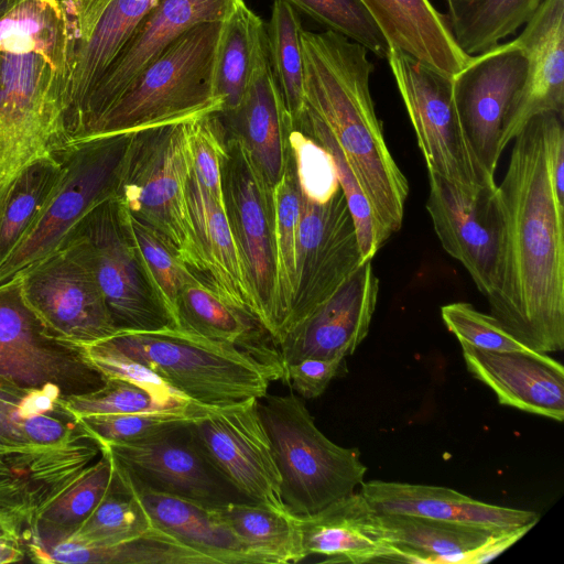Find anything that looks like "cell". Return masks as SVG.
Instances as JSON below:
<instances>
[{"instance_id": "obj_8", "label": "cell", "mask_w": 564, "mask_h": 564, "mask_svg": "<svg viewBox=\"0 0 564 564\" xmlns=\"http://www.w3.org/2000/svg\"><path fill=\"white\" fill-rule=\"evenodd\" d=\"M131 132L75 141L53 152L59 180L39 218L0 265V284L53 252L96 205L116 195Z\"/></svg>"}, {"instance_id": "obj_29", "label": "cell", "mask_w": 564, "mask_h": 564, "mask_svg": "<svg viewBox=\"0 0 564 564\" xmlns=\"http://www.w3.org/2000/svg\"><path fill=\"white\" fill-rule=\"evenodd\" d=\"M130 481L152 524L207 557L212 564H260L215 508L156 492Z\"/></svg>"}, {"instance_id": "obj_33", "label": "cell", "mask_w": 564, "mask_h": 564, "mask_svg": "<svg viewBox=\"0 0 564 564\" xmlns=\"http://www.w3.org/2000/svg\"><path fill=\"white\" fill-rule=\"evenodd\" d=\"M260 564L299 563L306 558L299 516L251 501L215 508Z\"/></svg>"}, {"instance_id": "obj_22", "label": "cell", "mask_w": 564, "mask_h": 564, "mask_svg": "<svg viewBox=\"0 0 564 564\" xmlns=\"http://www.w3.org/2000/svg\"><path fill=\"white\" fill-rule=\"evenodd\" d=\"M514 40L528 67L503 120L502 150L534 116L564 112V0H544Z\"/></svg>"}, {"instance_id": "obj_7", "label": "cell", "mask_w": 564, "mask_h": 564, "mask_svg": "<svg viewBox=\"0 0 564 564\" xmlns=\"http://www.w3.org/2000/svg\"><path fill=\"white\" fill-rule=\"evenodd\" d=\"M70 72L36 51H0V202L35 159L64 148Z\"/></svg>"}, {"instance_id": "obj_19", "label": "cell", "mask_w": 564, "mask_h": 564, "mask_svg": "<svg viewBox=\"0 0 564 564\" xmlns=\"http://www.w3.org/2000/svg\"><path fill=\"white\" fill-rule=\"evenodd\" d=\"M99 453L89 434L56 446L0 448V522L23 544L41 512Z\"/></svg>"}, {"instance_id": "obj_13", "label": "cell", "mask_w": 564, "mask_h": 564, "mask_svg": "<svg viewBox=\"0 0 564 564\" xmlns=\"http://www.w3.org/2000/svg\"><path fill=\"white\" fill-rule=\"evenodd\" d=\"M220 182L224 210L259 322L276 341L273 193L241 142L226 130Z\"/></svg>"}, {"instance_id": "obj_4", "label": "cell", "mask_w": 564, "mask_h": 564, "mask_svg": "<svg viewBox=\"0 0 564 564\" xmlns=\"http://www.w3.org/2000/svg\"><path fill=\"white\" fill-rule=\"evenodd\" d=\"M106 340L206 408L261 399L272 382L281 380L238 348L184 329L122 330Z\"/></svg>"}, {"instance_id": "obj_27", "label": "cell", "mask_w": 564, "mask_h": 564, "mask_svg": "<svg viewBox=\"0 0 564 564\" xmlns=\"http://www.w3.org/2000/svg\"><path fill=\"white\" fill-rule=\"evenodd\" d=\"M186 198L204 265L202 282L223 301L259 321L257 304L225 210L204 189L193 169L187 178Z\"/></svg>"}, {"instance_id": "obj_43", "label": "cell", "mask_w": 564, "mask_h": 564, "mask_svg": "<svg viewBox=\"0 0 564 564\" xmlns=\"http://www.w3.org/2000/svg\"><path fill=\"white\" fill-rule=\"evenodd\" d=\"M80 346L87 360L105 378H116L135 384L161 403L191 415L204 416L214 409L186 399L147 366L124 355L107 340Z\"/></svg>"}, {"instance_id": "obj_14", "label": "cell", "mask_w": 564, "mask_h": 564, "mask_svg": "<svg viewBox=\"0 0 564 564\" xmlns=\"http://www.w3.org/2000/svg\"><path fill=\"white\" fill-rule=\"evenodd\" d=\"M243 0H160L142 19L65 127V145L82 140L89 127L121 96L135 76L193 26L226 21Z\"/></svg>"}, {"instance_id": "obj_6", "label": "cell", "mask_w": 564, "mask_h": 564, "mask_svg": "<svg viewBox=\"0 0 564 564\" xmlns=\"http://www.w3.org/2000/svg\"><path fill=\"white\" fill-rule=\"evenodd\" d=\"M258 410L272 444L289 511L313 514L364 482L367 467L359 452L327 438L292 391L264 394L258 400Z\"/></svg>"}, {"instance_id": "obj_52", "label": "cell", "mask_w": 564, "mask_h": 564, "mask_svg": "<svg viewBox=\"0 0 564 564\" xmlns=\"http://www.w3.org/2000/svg\"><path fill=\"white\" fill-rule=\"evenodd\" d=\"M533 525L534 524H528L495 535L486 544L470 552L464 563L480 564L496 558L499 554H501L521 536H523Z\"/></svg>"}, {"instance_id": "obj_24", "label": "cell", "mask_w": 564, "mask_h": 564, "mask_svg": "<svg viewBox=\"0 0 564 564\" xmlns=\"http://www.w3.org/2000/svg\"><path fill=\"white\" fill-rule=\"evenodd\" d=\"M468 371L500 404L563 422L564 368L547 354L495 351L460 344Z\"/></svg>"}, {"instance_id": "obj_1", "label": "cell", "mask_w": 564, "mask_h": 564, "mask_svg": "<svg viewBox=\"0 0 564 564\" xmlns=\"http://www.w3.org/2000/svg\"><path fill=\"white\" fill-rule=\"evenodd\" d=\"M497 192L503 217L490 315L533 351L564 348V205L551 183L544 113L516 135Z\"/></svg>"}, {"instance_id": "obj_41", "label": "cell", "mask_w": 564, "mask_h": 564, "mask_svg": "<svg viewBox=\"0 0 564 564\" xmlns=\"http://www.w3.org/2000/svg\"><path fill=\"white\" fill-rule=\"evenodd\" d=\"M324 147L333 156L337 170L339 186L345 195L352 217L361 261H370L389 239L378 223L373 209L349 167L340 148L326 124L307 106L301 119L294 124Z\"/></svg>"}, {"instance_id": "obj_12", "label": "cell", "mask_w": 564, "mask_h": 564, "mask_svg": "<svg viewBox=\"0 0 564 564\" xmlns=\"http://www.w3.org/2000/svg\"><path fill=\"white\" fill-rule=\"evenodd\" d=\"M70 231L85 241L106 305L121 332L176 328L145 275L116 195L90 209Z\"/></svg>"}, {"instance_id": "obj_26", "label": "cell", "mask_w": 564, "mask_h": 564, "mask_svg": "<svg viewBox=\"0 0 564 564\" xmlns=\"http://www.w3.org/2000/svg\"><path fill=\"white\" fill-rule=\"evenodd\" d=\"M218 115L226 132L241 142L273 191L288 165V135L292 121L272 74L268 51L239 107L231 112L219 111Z\"/></svg>"}, {"instance_id": "obj_16", "label": "cell", "mask_w": 564, "mask_h": 564, "mask_svg": "<svg viewBox=\"0 0 564 564\" xmlns=\"http://www.w3.org/2000/svg\"><path fill=\"white\" fill-rule=\"evenodd\" d=\"M258 400L214 408L191 421L189 429L209 463L245 500L286 510Z\"/></svg>"}, {"instance_id": "obj_46", "label": "cell", "mask_w": 564, "mask_h": 564, "mask_svg": "<svg viewBox=\"0 0 564 564\" xmlns=\"http://www.w3.org/2000/svg\"><path fill=\"white\" fill-rule=\"evenodd\" d=\"M288 141L300 194L314 202L328 200L340 188L330 153L295 126Z\"/></svg>"}, {"instance_id": "obj_32", "label": "cell", "mask_w": 564, "mask_h": 564, "mask_svg": "<svg viewBox=\"0 0 564 564\" xmlns=\"http://www.w3.org/2000/svg\"><path fill=\"white\" fill-rule=\"evenodd\" d=\"M267 51L265 23L242 1L224 22L216 54L214 90L223 102L220 112L239 107Z\"/></svg>"}, {"instance_id": "obj_21", "label": "cell", "mask_w": 564, "mask_h": 564, "mask_svg": "<svg viewBox=\"0 0 564 564\" xmlns=\"http://www.w3.org/2000/svg\"><path fill=\"white\" fill-rule=\"evenodd\" d=\"M379 280L372 263L362 262L340 286L279 343L284 368L306 358L346 359L369 332Z\"/></svg>"}, {"instance_id": "obj_56", "label": "cell", "mask_w": 564, "mask_h": 564, "mask_svg": "<svg viewBox=\"0 0 564 564\" xmlns=\"http://www.w3.org/2000/svg\"><path fill=\"white\" fill-rule=\"evenodd\" d=\"M10 1V0H9Z\"/></svg>"}, {"instance_id": "obj_11", "label": "cell", "mask_w": 564, "mask_h": 564, "mask_svg": "<svg viewBox=\"0 0 564 564\" xmlns=\"http://www.w3.org/2000/svg\"><path fill=\"white\" fill-rule=\"evenodd\" d=\"M388 64L416 134L427 170L457 184L495 187L463 131L454 104L452 77L389 46Z\"/></svg>"}, {"instance_id": "obj_5", "label": "cell", "mask_w": 564, "mask_h": 564, "mask_svg": "<svg viewBox=\"0 0 564 564\" xmlns=\"http://www.w3.org/2000/svg\"><path fill=\"white\" fill-rule=\"evenodd\" d=\"M187 120L130 133L116 197L131 216L159 232L202 281L204 265L186 198L192 169Z\"/></svg>"}, {"instance_id": "obj_47", "label": "cell", "mask_w": 564, "mask_h": 564, "mask_svg": "<svg viewBox=\"0 0 564 564\" xmlns=\"http://www.w3.org/2000/svg\"><path fill=\"white\" fill-rule=\"evenodd\" d=\"M195 419L172 412H140L90 415L77 421L99 445H104L140 442Z\"/></svg>"}, {"instance_id": "obj_25", "label": "cell", "mask_w": 564, "mask_h": 564, "mask_svg": "<svg viewBox=\"0 0 564 564\" xmlns=\"http://www.w3.org/2000/svg\"><path fill=\"white\" fill-rule=\"evenodd\" d=\"M360 487L370 506L382 513L408 514L491 531H510L539 521V514L533 511L490 505L441 486L370 480Z\"/></svg>"}, {"instance_id": "obj_34", "label": "cell", "mask_w": 564, "mask_h": 564, "mask_svg": "<svg viewBox=\"0 0 564 564\" xmlns=\"http://www.w3.org/2000/svg\"><path fill=\"white\" fill-rule=\"evenodd\" d=\"M445 20L458 47L481 54L514 34L544 0H443Z\"/></svg>"}, {"instance_id": "obj_38", "label": "cell", "mask_w": 564, "mask_h": 564, "mask_svg": "<svg viewBox=\"0 0 564 564\" xmlns=\"http://www.w3.org/2000/svg\"><path fill=\"white\" fill-rule=\"evenodd\" d=\"M301 20L289 3L273 0L265 24L269 63L294 126L305 111Z\"/></svg>"}, {"instance_id": "obj_42", "label": "cell", "mask_w": 564, "mask_h": 564, "mask_svg": "<svg viewBox=\"0 0 564 564\" xmlns=\"http://www.w3.org/2000/svg\"><path fill=\"white\" fill-rule=\"evenodd\" d=\"M124 214L145 275L159 301L171 316L176 328L180 329L177 317L178 296L186 285L195 282L198 278L178 258L159 232L131 216L126 209Z\"/></svg>"}, {"instance_id": "obj_45", "label": "cell", "mask_w": 564, "mask_h": 564, "mask_svg": "<svg viewBox=\"0 0 564 564\" xmlns=\"http://www.w3.org/2000/svg\"><path fill=\"white\" fill-rule=\"evenodd\" d=\"M62 405L76 419L90 415L127 414L140 412H172L200 417L176 411L130 382L105 378V383L90 392L63 397Z\"/></svg>"}, {"instance_id": "obj_2", "label": "cell", "mask_w": 564, "mask_h": 564, "mask_svg": "<svg viewBox=\"0 0 564 564\" xmlns=\"http://www.w3.org/2000/svg\"><path fill=\"white\" fill-rule=\"evenodd\" d=\"M305 104L326 124L390 237L403 221L406 177L375 111L367 48L333 31L301 34Z\"/></svg>"}, {"instance_id": "obj_53", "label": "cell", "mask_w": 564, "mask_h": 564, "mask_svg": "<svg viewBox=\"0 0 564 564\" xmlns=\"http://www.w3.org/2000/svg\"><path fill=\"white\" fill-rule=\"evenodd\" d=\"M25 555V549L21 541L0 539V564L21 562Z\"/></svg>"}, {"instance_id": "obj_54", "label": "cell", "mask_w": 564, "mask_h": 564, "mask_svg": "<svg viewBox=\"0 0 564 564\" xmlns=\"http://www.w3.org/2000/svg\"><path fill=\"white\" fill-rule=\"evenodd\" d=\"M0 539H15L19 540L9 529H7L1 522H0ZM20 541V540H19Z\"/></svg>"}, {"instance_id": "obj_50", "label": "cell", "mask_w": 564, "mask_h": 564, "mask_svg": "<svg viewBox=\"0 0 564 564\" xmlns=\"http://www.w3.org/2000/svg\"><path fill=\"white\" fill-rule=\"evenodd\" d=\"M345 359L306 358L284 368V381L305 399L324 393L330 381L344 373Z\"/></svg>"}, {"instance_id": "obj_49", "label": "cell", "mask_w": 564, "mask_h": 564, "mask_svg": "<svg viewBox=\"0 0 564 564\" xmlns=\"http://www.w3.org/2000/svg\"><path fill=\"white\" fill-rule=\"evenodd\" d=\"M446 328L460 344L495 351L531 350L514 338L492 315L471 304L456 302L441 307Z\"/></svg>"}, {"instance_id": "obj_35", "label": "cell", "mask_w": 564, "mask_h": 564, "mask_svg": "<svg viewBox=\"0 0 564 564\" xmlns=\"http://www.w3.org/2000/svg\"><path fill=\"white\" fill-rule=\"evenodd\" d=\"M379 516L387 539L419 555L424 563H464L470 552L506 532L408 514Z\"/></svg>"}, {"instance_id": "obj_31", "label": "cell", "mask_w": 564, "mask_h": 564, "mask_svg": "<svg viewBox=\"0 0 564 564\" xmlns=\"http://www.w3.org/2000/svg\"><path fill=\"white\" fill-rule=\"evenodd\" d=\"M159 1L111 0L90 35L84 42L75 45L64 116V133L67 122L76 113L142 19Z\"/></svg>"}, {"instance_id": "obj_28", "label": "cell", "mask_w": 564, "mask_h": 564, "mask_svg": "<svg viewBox=\"0 0 564 564\" xmlns=\"http://www.w3.org/2000/svg\"><path fill=\"white\" fill-rule=\"evenodd\" d=\"M389 46L453 77L469 61L430 0H359Z\"/></svg>"}, {"instance_id": "obj_55", "label": "cell", "mask_w": 564, "mask_h": 564, "mask_svg": "<svg viewBox=\"0 0 564 564\" xmlns=\"http://www.w3.org/2000/svg\"><path fill=\"white\" fill-rule=\"evenodd\" d=\"M8 3H9V0H0V14L7 8Z\"/></svg>"}, {"instance_id": "obj_18", "label": "cell", "mask_w": 564, "mask_h": 564, "mask_svg": "<svg viewBox=\"0 0 564 564\" xmlns=\"http://www.w3.org/2000/svg\"><path fill=\"white\" fill-rule=\"evenodd\" d=\"M189 423L140 442L109 443L100 448L111 455L133 482L150 490L209 508L247 501L206 458Z\"/></svg>"}, {"instance_id": "obj_30", "label": "cell", "mask_w": 564, "mask_h": 564, "mask_svg": "<svg viewBox=\"0 0 564 564\" xmlns=\"http://www.w3.org/2000/svg\"><path fill=\"white\" fill-rule=\"evenodd\" d=\"M180 329L231 345L284 379L279 345L250 314L226 303L199 279L186 285L178 296Z\"/></svg>"}, {"instance_id": "obj_3", "label": "cell", "mask_w": 564, "mask_h": 564, "mask_svg": "<svg viewBox=\"0 0 564 564\" xmlns=\"http://www.w3.org/2000/svg\"><path fill=\"white\" fill-rule=\"evenodd\" d=\"M224 22L193 26L148 64L83 139L218 112L214 68ZM82 139V140H83Z\"/></svg>"}, {"instance_id": "obj_20", "label": "cell", "mask_w": 564, "mask_h": 564, "mask_svg": "<svg viewBox=\"0 0 564 564\" xmlns=\"http://www.w3.org/2000/svg\"><path fill=\"white\" fill-rule=\"evenodd\" d=\"M527 57L513 39L475 56L452 77L454 104L466 139L495 177L501 131L510 105L523 86Z\"/></svg>"}, {"instance_id": "obj_37", "label": "cell", "mask_w": 564, "mask_h": 564, "mask_svg": "<svg viewBox=\"0 0 564 564\" xmlns=\"http://www.w3.org/2000/svg\"><path fill=\"white\" fill-rule=\"evenodd\" d=\"M62 173L58 159L42 155L14 177L0 202V265L32 228Z\"/></svg>"}, {"instance_id": "obj_44", "label": "cell", "mask_w": 564, "mask_h": 564, "mask_svg": "<svg viewBox=\"0 0 564 564\" xmlns=\"http://www.w3.org/2000/svg\"><path fill=\"white\" fill-rule=\"evenodd\" d=\"M328 31L354 41L386 58L389 44L359 0H281Z\"/></svg>"}, {"instance_id": "obj_36", "label": "cell", "mask_w": 564, "mask_h": 564, "mask_svg": "<svg viewBox=\"0 0 564 564\" xmlns=\"http://www.w3.org/2000/svg\"><path fill=\"white\" fill-rule=\"evenodd\" d=\"M111 459L113 471L105 496L86 520L67 536L84 545L111 546L138 539L154 529L128 475Z\"/></svg>"}, {"instance_id": "obj_10", "label": "cell", "mask_w": 564, "mask_h": 564, "mask_svg": "<svg viewBox=\"0 0 564 564\" xmlns=\"http://www.w3.org/2000/svg\"><path fill=\"white\" fill-rule=\"evenodd\" d=\"M18 276L25 301L57 337L88 345L121 332L106 305L86 243L77 234L69 231L53 252Z\"/></svg>"}, {"instance_id": "obj_15", "label": "cell", "mask_w": 564, "mask_h": 564, "mask_svg": "<svg viewBox=\"0 0 564 564\" xmlns=\"http://www.w3.org/2000/svg\"><path fill=\"white\" fill-rule=\"evenodd\" d=\"M361 263L355 224L341 188L323 203L300 194L295 286L282 338Z\"/></svg>"}, {"instance_id": "obj_48", "label": "cell", "mask_w": 564, "mask_h": 564, "mask_svg": "<svg viewBox=\"0 0 564 564\" xmlns=\"http://www.w3.org/2000/svg\"><path fill=\"white\" fill-rule=\"evenodd\" d=\"M218 112L188 119L187 140L192 169L198 182L208 195L224 208L220 161L225 150V129Z\"/></svg>"}, {"instance_id": "obj_17", "label": "cell", "mask_w": 564, "mask_h": 564, "mask_svg": "<svg viewBox=\"0 0 564 564\" xmlns=\"http://www.w3.org/2000/svg\"><path fill=\"white\" fill-rule=\"evenodd\" d=\"M427 171L426 210L435 234L488 299L497 286L503 235L497 186H464Z\"/></svg>"}, {"instance_id": "obj_23", "label": "cell", "mask_w": 564, "mask_h": 564, "mask_svg": "<svg viewBox=\"0 0 564 564\" xmlns=\"http://www.w3.org/2000/svg\"><path fill=\"white\" fill-rule=\"evenodd\" d=\"M303 549L327 563L409 562L420 557L391 543L365 496L352 492L322 510L299 516Z\"/></svg>"}, {"instance_id": "obj_40", "label": "cell", "mask_w": 564, "mask_h": 564, "mask_svg": "<svg viewBox=\"0 0 564 564\" xmlns=\"http://www.w3.org/2000/svg\"><path fill=\"white\" fill-rule=\"evenodd\" d=\"M290 150V149H289ZM275 316L279 345L295 286L296 239L300 218V193L294 163L290 153L286 169L274 186Z\"/></svg>"}, {"instance_id": "obj_39", "label": "cell", "mask_w": 564, "mask_h": 564, "mask_svg": "<svg viewBox=\"0 0 564 564\" xmlns=\"http://www.w3.org/2000/svg\"><path fill=\"white\" fill-rule=\"evenodd\" d=\"M100 458L39 516L24 543L48 542L72 534L94 511L111 480L113 465L100 448Z\"/></svg>"}, {"instance_id": "obj_51", "label": "cell", "mask_w": 564, "mask_h": 564, "mask_svg": "<svg viewBox=\"0 0 564 564\" xmlns=\"http://www.w3.org/2000/svg\"><path fill=\"white\" fill-rule=\"evenodd\" d=\"M110 2L111 0H62L70 22L75 45L90 35Z\"/></svg>"}, {"instance_id": "obj_9", "label": "cell", "mask_w": 564, "mask_h": 564, "mask_svg": "<svg viewBox=\"0 0 564 564\" xmlns=\"http://www.w3.org/2000/svg\"><path fill=\"white\" fill-rule=\"evenodd\" d=\"M0 381L26 389L56 388L64 397L105 383L83 347L57 337L31 308L18 275L0 284Z\"/></svg>"}]
</instances>
